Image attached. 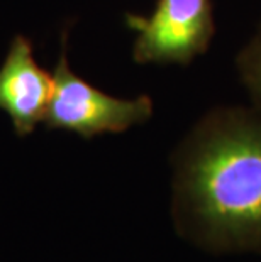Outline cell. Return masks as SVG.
I'll return each instance as SVG.
<instances>
[{
  "label": "cell",
  "mask_w": 261,
  "mask_h": 262,
  "mask_svg": "<svg viewBox=\"0 0 261 262\" xmlns=\"http://www.w3.org/2000/svg\"><path fill=\"white\" fill-rule=\"evenodd\" d=\"M192 213L219 241H261V124L222 119L209 125L183 164Z\"/></svg>",
  "instance_id": "obj_1"
},
{
  "label": "cell",
  "mask_w": 261,
  "mask_h": 262,
  "mask_svg": "<svg viewBox=\"0 0 261 262\" xmlns=\"http://www.w3.org/2000/svg\"><path fill=\"white\" fill-rule=\"evenodd\" d=\"M54 86L44 122L51 129H66L83 137L105 132H122L141 124L153 114L151 98L136 100L110 97L92 86L70 70L65 49L53 75Z\"/></svg>",
  "instance_id": "obj_2"
},
{
  "label": "cell",
  "mask_w": 261,
  "mask_h": 262,
  "mask_svg": "<svg viewBox=\"0 0 261 262\" xmlns=\"http://www.w3.org/2000/svg\"><path fill=\"white\" fill-rule=\"evenodd\" d=\"M127 26L137 31V63L188 64L207 49L214 32L210 0H158L151 17L127 15Z\"/></svg>",
  "instance_id": "obj_3"
},
{
  "label": "cell",
  "mask_w": 261,
  "mask_h": 262,
  "mask_svg": "<svg viewBox=\"0 0 261 262\" xmlns=\"http://www.w3.org/2000/svg\"><path fill=\"white\" fill-rule=\"evenodd\" d=\"M53 86V75L34 59L32 42L15 36L0 66V110L9 114L19 136H27L44 122Z\"/></svg>",
  "instance_id": "obj_4"
},
{
  "label": "cell",
  "mask_w": 261,
  "mask_h": 262,
  "mask_svg": "<svg viewBox=\"0 0 261 262\" xmlns=\"http://www.w3.org/2000/svg\"><path fill=\"white\" fill-rule=\"evenodd\" d=\"M243 70L248 85L261 98V37L244 54Z\"/></svg>",
  "instance_id": "obj_5"
}]
</instances>
